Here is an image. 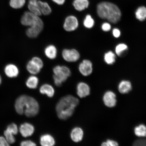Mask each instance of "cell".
<instances>
[{"label": "cell", "mask_w": 146, "mask_h": 146, "mask_svg": "<svg viewBox=\"0 0 146 146\" xmlns=\"http://www.w3.org/2000/svg\"><path fill=\"white\" fill-rule=\"evenodd\" d=\"M15 107L18 114H25L28 117L35 116L39 113V106L36 100L32 97L21 96L16 100Z\"/></svg>", "instance_id": "6da1fadb"}, {"label": "cell", "mask_w": 146, "mask_h": 146, "mask_svg": "<svg viewBox=\"0 0 146 146\" xmlns=\"http://www.w3.org/2000/svg\"><path fill=\"white\" fill-rule=\"evenodd\" d=\"M79 102L78 98L72 95H67L62 98L56 106V111L58 117L63 120L70 118L74 114L75 109Z\"/></svg>", "instance_id": "7a4b0ae2"}, {"label": "cell", "mask_w": 146, "mask_h": 146, "mask_svg": "<svg viewBox=\"0 0 146 146\" xmlns=\"http://www.w3.org/2000/svg\"><path fill=\"white\" fill-rule=\"evenodd\" d=\"M97 11L100 17L113 23H118L121 19V12L113 3L107 2L100 3L98 5Z\"/></svg>", "instance_id": "3957f363"}, {"label": "cell", "mask_w": 146, "mask_h": 146, "mask_svg": "<svg viewBox=\"0 0 146 146\" xmlns=\"http://www.w3.org/2000/svg\"><path fill=\"white\" fill-rule=\"evenodd\" d=\"M53 72L54 83L57 87L61 86L63 82L66 81L72 74L70 68L65 65L56 66L53 69Z\"/></svg>", "instance_id": "277c9868"}, {"label": "cell", "mask_w": 146, "mask_h": 146, "mask_svg": "<svg viewBox=\"0 0 146 146\" xmlns=\"http://www.w3.org/2000/svg\"><path fill=\"white\" fill-rule=\"evenodd\" d=\"M21 23L22 25L29 27L44 26V25L39 16L36 15L30 11L24 13L22 16Z\"/></svg>", "instance_id": "5b68a950"}, {"label": "cell", "mask_w": 146, "mask_h": 146, "mask_svg": "<svg viewBox=\"0 0 146 146\" xmlns=\"http://www.w3.org/2000/svg\"><path fill=\"white\" fill-rule=\"evenodd\" d=\"M78 26L79 21L76 16L70 15L65 18L63 23V28L66 31H74L78 28Z\"/></svg>", "instance_id": "8992f818"}, {"label": "cell", "mask_w": 146, "mask_h": 146, "mask_svg": "<svg viewBox=\"0 0 146 146\" xmlns=\"http://www.w3.org/2000/svg\"><path fill=\"white\" fill-rule=\"evenodd\" d=\"M62 55L65 61L70 63L77 62L80 58L79 52L74 48L64 49Z\"/></svg>", "instance_id": "52a82bcc"}, {"label": "cell", "mask_w": 146, "mask_h": 146, "mask_svg": "<svg viewBox=\"0 0 146 146\" xmlns=\"http://www.w3.org/2000/svg\"><path fill=\"white\" fill-rule=\"evenodd\" d=\"M18 129L17 125L12 123L8 125L4 134L7 142L9 144H13L15 142V139L14 135L17 134Z\"/></svg>", "instance_id": "ba28073f"}, {"label": "cell", "mask_w": 146, "mask_h": 146, "mask_svg": "<svg viewBox=\"0 0 146 146\" xmlns=\"http://www.w3.org/2000/svg\"><path fill=\"white\" fill-rule=\"evenodd\" d=\"M78 70L82 75L89 76L92 72V64L90 60H84L80 64Z\"/></svg>", "instance_id": "9c48e42d"}, {"label": "cell", "mask_w": 146, "mask_h": 146, "mask_svg": "<svg viewBox=\"0 0 146 146\" xmlns=\"http://www.w3.org/2000/svg\"><path fill=\"white\" fill-rule=\"evenodd\" d=\"M103 100L106 106L113 107L116 106L117 102L116 94L111 91H108L103 96Z\"/></svg>", "instance_id": "30bf717a"}, {"label": "cell", "mask_w": 146, "mask_h": 146, "mask_svg": "<svg viewBox=\"0 0 146 146\" xmlns=\"http://www.w3.org/2000/svg\"><path fill=\"white\" fill-rule=\"evenodd\" d=\"M76 90L78 95L80 98H85L90 94V87L84 82H80L78 84Z\"/></svg>", "instance_id": "8fae6325"}, {"label": "cell", "mask_w": 146, "mask_h": 146, "mask_svg": "<svg viewBox=\"0 0 146 146\" xmlns=\"http://www.w3.org/2000/svg\"><path fill=\"white\" fill-rule=\"evenodd\" d=\"M19 131L22 136L24 137L32 136L35 131V128L31 124L29 123H24L19 127Z\"/></svg>", "instance_id": "7c38bea8"}, {"label": "cell", "mask_w": 146, "mask_h": 146, "mask_svg": "<svg viewBox=\"0 0 146 146\" xmlns=\"http://www.w3.org/2000/svg\"><path fill=\"white\" fill-rule=\"evenodd\" d=\"M84 132L81 127H75L72 129L70 134L71 138L72 141L78 142L82 141L83 138Z\"/></svg>", "instance_id": "4fadbf2b"}, {"label": "cell", "mask_w": 146, "mask_h": 146, "mask_svg": "<svg viewBox=\"0 0 146 146\" xmlns=\"http://www.w3.org/2000/svg\"><path fill=\"white\" fill-rule=\"evenodd\" d=\"M5 72L7 76L10 78L17 77L19 74V69L15 65L9 64L5 67Z\"/></svg>", "instance_id": "5bb4252c"}, {"label": "cell", "mask_w": 146, "mask_h": 146, "mask_svg": "<svg viewBox=\"0 0 146 146\" xmlns=\"http://www.w3.org/2000/svg\"><path fill=\"white\" fill-rule=\"evenodd\" d=\"M44 53L46 57L50 60H54L57 57V49L54 45H49L45 47Z\"/></svg>", "instance_id": "9a60e30c"}, {"label": "cell", "mask_w": 146, "mask_h": 146, "mask_svg": "<svg viewBox=\"0 0 146 146\" xmlns=\"http://www.w3.org/2000/svg\"><path fill=\"white\" fill-rule=\"evenodd\" d=\"M44 27L35 26L29 27L26 32L27 35L31 38H35L39 35L43 30Z\"/></svg>", "instance_id": "2e32d148"}, {"label": "cell", "mask_w": 146, "mask_h": 146, "mask_svg": "<svg viewBox=\"0 0 146 146\" xmlns=\"http://www.w3.org/2000/svg\"><path fill=\"white\" fill-rule=\"evenodd\" d=\"M40 142L43 146H53L55 144L54 139L49 134H45L42 135L40 138Z\"/></svg>", "instance_id": "e0dca14e"}, {"label": "cell", "mask_w": 146, "mask_h": 146, "mask_svg": "<svg viewBox=\"0 0 146 146\" xmlns=\"http://www.w3.org/2000/svg\"><path fill=\"white\" fill-rule=\"evenodd\" d=\"M72 4L76 10L81 12L88 8L89 3L88 0H74Z\"/></svg>", "instance_id": "ac0fdd59"}, {"label": "cell", "mask_w": 146, "mask_h": 146, "mask_svg": "<svg viewBox=\"0 0 146 146\" xmlns=\"http://www.w3.org/2000/svg\"><path fill=\"white\" fill-rule=\"evenodd\" d=\"M38 0H29L28 8L29 11L38 16L42 15L38 5Z\"/></svg>", "instance_id": "d6986e66"}, {"label": "cell", "mask_w": 146, "mask_h": 146, "mask_svg": "<svg viewBox=\"0 0 146 146\" xmlns=\"http://www.w3.org/2000/svg\"><path fill=\"white\" fill-rule=\"evenodd\" d=\"M40 93L45 94L49 98H52L54 95V88L48 84H44L42 85L39 89Z\"/></svg>", "instance_id": "ffe728a7"}, {"label": "cell", "mask_w": 146, "mask_h": 146, "mask_svg": "<svg viewBox=\"0 0 146 146\" xmlns=\"http://www.w3.org/2000/svg\"><path fill=\"white\" fill-rule=\"evenodd\" d=\"M132 89V84L130 82L122 81L119 84L118 89L121 94H126L130 92Z\"/></svg>", "instance_id": "44dd1931"}, {"label": "cell", "mask_w": 146, "mask_h": 146, "mask_svg": "<svg viewBox=\"0 0 146 146\" xmlns=\"http://www.w3.org/2000/svg\"><path fill=\"white\" fill-rule=\"evenodd\" d=\"M26 68L28 72L33 75L39 74L40 72L41 68L31 60L27 63Z\"/></svg>", "instance_id": "7402d4cb"}, {"label": "cell", "mask_w": 146, "mask_h": 146, "mask_svg": "<svg viewBox=\"0 0 146 146\" xmlns=\"http://www.w3.org/2000/svg\"><path fill=\"white\" fill-rule=\"evenodd\" d=\"M38 3L42 15L47 16L51 13L52 9L48 3L46 2L38 1Z\"/></svg>", "instance_id": "603a6c76"}, {"label": "cell", "mask_w": 146, "mask_h": 146, "mask_svg": "<svg viewBox=\"0 0 146 146\" xmlns=\"http://www.w3.org/2000/svg\"><path fill=\"white\" fill-rule=\"evenodd\" d=\"M39 83V79L35 76H32L29 77L26 82L27 86L29 88L35 89L37 88Z\"/></svg>", "instance_id": "cb8c5ba5"}, {"label": "cell", "mask_w": 146, "mask_h": 146, "mask_svg": "<svg viewBox=\"0 0 146 146\" xmlns=\"http://www.w3.org/2000/svg\"><path fill=\"white\" fill-rule=\"evenodd\" d=\"M137 19L140 21H143L146 19V8L144 6L140 7L137 9L135 13Z\"/></svg>", "instance_id": "d4e9b609"}, {"label": "cell", "mask_w": 146, "mask_h": 146, "mask_svg": "<svg viewBox=\"0 0 146 146\" xmlns=\"http://www.w3.org/2000/svg\"><path fill=\"white\" fill-rule=\"evenodd\" d=\"M134 133L139 137H146V126L143 124L140 125L135 127Z\"/></svg>", "instance_id": "484cf974"}, {"label": "cell", "mask_w": 146, "mask_h": 146, "mask_svg": "<svg viewBox=\"0 0 146 146\" xmlns=\"http://www.w3.org/2000/svg\"><path fill=\"white\" fill-rule=\"evenodd\" d=\"M115 55L112 51H109L105 54V61L108 64H112L115 63Z\"/></svg>", "instance_id": "4316f807"}, {"label": "cell", "mask_w": 146, "mask_h": 146, "mask_svg": "<svg viewBox=\"0 0 146 146\" xmlns=\"http://www.w3.org/2000/svg\"><path fill=\"white\" fill-rule=\"evenodd\" d=\"M128 49L127 46L123 43L120 44L117 46L115 48L116 53L119 56L124 55Z\"/></svg>", "instance_id": "83f0119b"}, {"label": "cell", "mask_w": 146, "mask_h": 146, "mask_svg": "<svg viewBox=\"0 0 146 146\" xmlns=\"http://www.w3.org/2000/svg\"><path fill=\"white\" fill-rule=\"evenodd\" d=\"M26 3V0H10V5L15 9H21L23 7Z\"/></svg>", "instance_id": "f1b7e54d"}, {"label": "cell", "mask_w": 146, "mask_h": 146, "mask_svg": "<svg viewBox=\"0 0 146 146\" xmlns=\"http://www.w3.org/2000/svg\"><path fill=\"white\" fill-rule=\"evenodd\" d=\"M83 25L86 28H92L94 25V21L90 15H87L83 21Z\"/></svg>", "instance_id": "f546056e"}, {"label": "cell", "mask_w": 146, "mask_h": 146, "mask_svg": "<svg viewBox=\"0 0 146 146\" xmlns=\"http://www.w3.org/2000/svg\"><path fill=\"white\" fill-rule=\"evenodd\" d=\"M31 60L42 69L44 66L43 62L40 58L38 56H34L32 58Z\"/></svg>", "instance_id": "4dcf8cb0"}, {"label": "cell", "mask_w": 146, "mask_h": 146, "mask_svg": "<svg viewBox=\"0 0 146 146\" xmlns=\"http://www.w3.org/2000/svg\"><path fill=\"white\" fill-rule=\"evenodd\" d=\"M102 146H118V144L117 142L114 140H108L106 142H103L102 144Z\"/></svg>", "instance_id": "1f68e13d"}, {"label": "cell", "mask_w": 146, "mask_h": 146, "mask_svg": "<svg viewBox=\"0 0 146 146\" xmlns=\"http://www.w3.org/2000/svg\"><path fill=\"white\" fill-rule=\"evenodd\" d=\"M21 146H35L36 145V143L30 140H25L22 141L21 143Z\"/></svg>", "instance_id": "d6a6232c"}, {"label": "cell", "mask_w": 146, "mask_h": 146, "mask_svg": "<svg viewBox=\"0 0 146 146\" xmlns=\"http://www.w3.org/2000/svg\"><path fill=\"white\" fill-rule=\"evenodd\" d=\"M134 145L146 146V139H140L137 140L134 142Z\"/></svg>", "instance_id": "836d02e7"}, {"label": "cell", "mask_w": 146, "mask_h": 146, "mask_svg": "<svg viewBox=\"0 0 146 146\" xmlns=\"http://www.w3.org/2000/svg\"><path fill=\"white\" fill-rule=\"evenodd\" d=\"M102 30L105 32L109 31L111 30V26L110 24L108 23H105L102 25Z\"/></svg>", "instance_id": "e575fe53"}, {"label": "cell", "mask_w": 146, "mask_h": 146, "mask_svg": "<svg viewBox=\"0 0 146 146\" xmlns=\"http://www.w3.org/2000/svg\"><path fill=\"white\" fill-rule=\"evenodd\" d=\"M10 145L5 138L3 137H0V146H7Z\"/></svg>", "instance_id": "d590c367"}, {"label": "cell", "mask_w": 146, "mask_h": 146, "mask_svg": "<svg viewBox=\"0 0 146 146\" xmlns=\"http://www.w3.org/2000/svg\"><path fill=\"white\" fill-rule=\"evenodd\" d=\"M113 35L115 37L117 38L119 37L120 35V32L119 29H114L113 30Z\"/></svg>", "instance_id": "8d00e7d4"}, {"label": "cell", "mask_w": 146, "mask_h": 146, "mask_svg": "<svg viewBox=\"0 0 146 146\" xmlns=\"http://www.w3.org/2000/svg\"><path fill=\"white\" fill-rule=\"evenodd\" d=\"M54 3L59 5H62L65 2L66 0H52Z\"/></svg>", "instance_id": "74e56055"}, {"label": "cell", "mask_w": 146, "mask_h": 146, "mask_svg": "<svg viewBox=\"0 0 146 146\" xmlns=\"http://www.w3.org/2000/svg\"><path fill=\"white\" fill-rule=\"evenodd\" d=\"M1 76H0V85H1Z\"/></svg>", "instance_id": "f35d334b"}]
</instances>
